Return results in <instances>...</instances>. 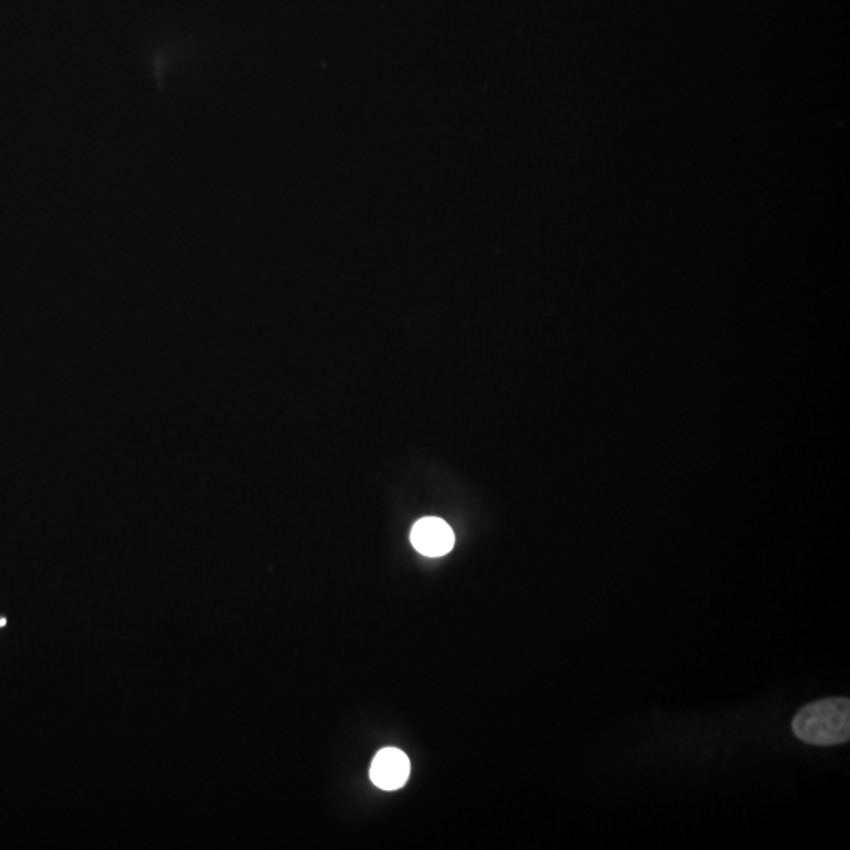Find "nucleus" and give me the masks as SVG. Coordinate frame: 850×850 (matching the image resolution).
Masks as SVG:
<instances>
[{
    "instance_id": "f03ea898",
    "label": "nucleus",
    "mask_w": 850,
    "mask_h": 850,
    "mask_svg": "<svg viewBox=\"0 0 850 850\" xmlns=\"http://www.w3.org/2000/svg\"><path fill=\"white\" fill-rule=\"evenodd\" d=\"M454 542V531L441 518H422L411 529V544L421 555L429 558L448 555L454 548Z\"/></svg>"
},
{
    "instance_id": "7ed1b4c3",
    "label": "nucleus",
    "mask_w": 850,
    "mask_h": 850,
    "mask_svg": "<svg viewBox=\"0 0 850 850\" xmlns=\"http://www.w3.org/2000/svg\"><path fill=\"white\" fill-rule=\"evenodd\" d=\"M410 777V759L397 748H385L375 756L370 767V780L383 791H396Z\"/></svg>"
},
{
    "instance_id": "f257e3e1",
    "label": "nucleus",
    "mask_w": 850,
    "mask_h": 850,
    "mask_svg": "<svg viewBox=\"0 0 850 850\" xmlns=\"http://www.w3.org/2000/svg\"><path fill=\"white\" fill-rule=\"evenodd\" d=\"M795 737L814 747L843 745L850 739V701L844 696L808 704L792 720Z\"/></svg>"
},
{
    "instance_id": "20e7f679",
    "label": "nucleus",
    "mask_w": 850,
    "mask_h": 850,
    "mask_svg": "<svg viewBox=\"0 0 850 850\" xmlns=\"http://www.w3.org/2000/svg\"><path fill=\"white\" fill-rule=\"evenodd\" d=\"M5 624H7V619H5V618L0 619V627H4Z\"/></svg>"
}]
</instances>
